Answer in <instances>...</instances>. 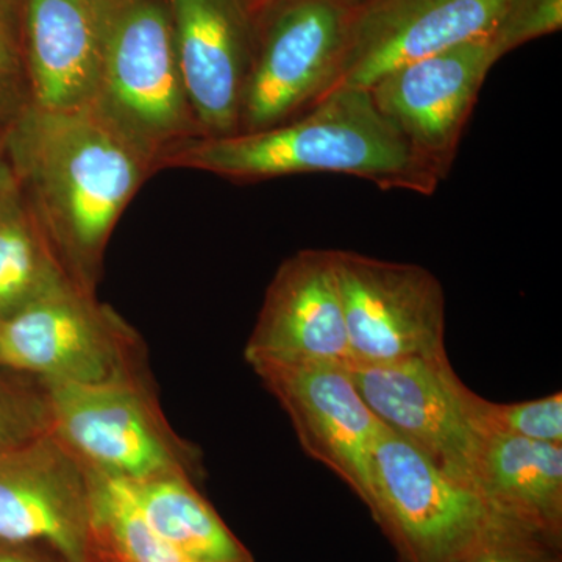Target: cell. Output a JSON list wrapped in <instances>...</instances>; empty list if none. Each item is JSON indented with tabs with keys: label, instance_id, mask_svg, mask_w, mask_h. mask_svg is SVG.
Instances as JSON below:
<instances>
[{
	"label": "cell",
	"instance_id": "1",
	"mask_svg": "<svg viewBox=\"0 0 562 562\" xmlns=\"http://www.w3.org/2000/svg\"><path fill=\"white\" fill-rule=\"evenodd\" d=\"M0 135L69 279L95 292L111 233L154 165L92 105L29 106Z\"/></svg>",
	"mask_w": 562,
	"mask_h": 562
},
{
	"label": "cell",
	"instance_id": "2",
	"mask_svg": "<svg viewBox=\"0 0 562 562\" xmlns=\"http://www.w3.org/2000/svg\"><path fill=\"white\" fill-rule=\"evenodd\" d=\"M213 173L235 183L339 173L384 191L431 195L442 180L376 109L371 91L338 88L312 110L276 127L222 138H192L169 151L161 169Z\"/></svg>",
	"mask_w": 562,
	"mask_h": 562
},
{
	"label": "cell",
	"instance_id": "3",
	"mask_svg": "<svg viewBox=\"0 0 562 562\" xmlns=\"http://www.w3.org/2000/svg\"><path fill=\"white\" fill-rule=\"evenodd\" d=\"M103 57L95 110L160 171L166 155L202 136L177 55L166 0H98Z\"/></svg>",
	"mask_w": 562,
	"mask_h": 562
},
{
	"label": "cell",
	"instance_id": "4",
	"mask_svg": "<svg viewBox=\"0 0 562 562\" xmlns=\"http://www.w3.org/2000/svg\"><path fill=\"white\" fill-rule=\"evenodd\" d=\"M46 386L52 431L91 471L120 482L202 475L201 452L172 430L150 373Z\"/></svg>",
	"mask_w": 562,
	"mask_h": 562
},
{
	"label": "cell",
	"instance_id": "5",
	"mask_svg": "<svg viewBox=\"0 0 562 562\" xmlns=\"http://www.w3.org/2000/svg\"><path fill=\"white\" fill-rule=\"evenodd\" d=\"M353 9L350 0H272L255 11L238 133L295 120L335 90Z\"/></svg>",
	"mask_w": 562,
	"mask_h": 562
},
{
	"label": "cell",
	"instance_id": "6",
	"mask_svg": "<svg viewBox=\"0 0 562 562\" xmlns=\"http://www.w3.org/2000/svg\"><path fill=\"white\" fill-rule=\"evenodd\" d=\"M372 491L369 512L401 562H454L514 525L386 425L373 443Z\"/></svg>",
	"mask_w": 562,
	"mask_h": 562
},
{
	"label": "cell",
	"instance_id": "7",
	"mask_svg": "<svg viewBox=\"0 0 562 562\" xmlns=\"http://www.w3.org/2000/svg\"><path fill=\"white\" fill-rule=\"evenodd\" d=\"M0 362L44 383L101 384L150 373L139 333L72 280L0 324Z\"/></svg>",
	"mask_w": 562,
	"mask_h": 562
},
{
	"label": "cell",
	"instance_id": "8",
	"mask_svg": "<svg viewBox=\"0 0 562 562\" xmlns=\"http://www.w3.org/2000/svg\"><path fill=\"white\" fill-rule=\"evenodd\" d=\"M351 366L446 355V294L441 281L412 262L331 249Z\"/></svg>",
	"mask_w": 562,
	"mask_h": 562
},
{
	"label": "cell",
	"instance_id": "9",
	"mask_svg": "<svg viewBox=\"0 0 562 562\" xmlns=\"http://www.w3.org/2000/svg\"><path fill=\"white\" fill-rule=\"evenodd\" d=\"M349 371L383 425L447 476L475 491L484 439L473 417L475 392L461 382L447 353L383 366H349Z\"/></svg>",
	"mask_w": 562,
	"mask_h": 562
},
{
	"label": "cell",
	"instance_id": "10",
	"mask_svg": "<svg viewBox=\"0 0 562 562\" xmlns=\"http://www.w3.org/2000/svg\"><path fill=\"white\" fill-rule=\"evenodd\" d=\"M94 472L44 432L0 453V539L43 543L70 562H101L92 531Z\"/></svg>",
	"mask_w": 562,
	"mask_h": 562
},
{
	"label": "cell",
	"instance_id": "11",
	"mask_svg": "<svg viewBox=\"0 0 562 562\" xmlns=\"http://www.w3.org/2000/svg\"><path fill=\"white\" fill-rule=\"evenodd\" d=\"M497 61L490 36H480L391 70L369 91L380 113L443 181Z\"/></svg>",
	"mask_w": 562,
	"mask_h": 562
},
{
	"label": "cell",
	"instance_id": "12",
	"mask_svg": "<svg viewBox=\"0 0 562 562\" xmlns=\"http://www.w3.org/2000/svg\"><path fill=\"white\" fill-rule=\"evenodd\" d=\"M250 368L286 412L303 452L371 508L372 449L383 424L361 397L349 368L268 361Z\"/></svg>",
	"mask_w": 562,
	"mask_h": 562
},
{
	"label": "cell",
	"instance_id": "13",
	"mask_svg": "<svg viewBox=\"0 0 562 562\" xmlns=\"http://www.w3.org/2000/svg\"><path fill=\"white\" fill-rule=\"evenodd\" d=\"M508 0H362L351 14L338 88L369 90L384 74L490 36Z\"/></svg>",
	"mask_w": 562,
	"mask_h": 562
},
{
	"label": "cell",
	"instance_id": "14",
	"mask_svg": "<svg viewBox=\"0 0 562 562\" xmlns=\"http://www.w3.org/2000/svg\"><path fill=\"white\" fill-rule=\"evenodd\" d=\"M247 364L351 366L331 249H303L281 262L244 349Z\"/></svg>",
	"mask_w": 562,
	"mask_h": 562
},
{
	"label": "cell",
	"instance_id": "15",
	"mask_svg": "<svg viewBox=\"0 0 562 562\" xmlns=\"http://www.w3.org/2000/svg\"><path fill=\"white\" fill-rule=\"evenodd\" d=\"M184 90L205 138L238 133L255 46L246 0H166Z\"/></svg>",
	"mask_w": 562,
	"mask_h": 562
},
{
	"label": "cell",
	"instance_id": "16",
	"mask_svg": "<svg viewBox=\"0 0 562 562\" xmlns=\"http://www.w3.org/2000/svg\"><path fill=\"white\" fill-rule=\"evenodd\" d=\"M24 55L32 106H90L101 85L98 0H24Z\"/></svg>",
	"mask_w": 562,
	"mask_h": 562
},
{
	"label": "cell",
	"instance_id": "17",
	"mask_svg": "<svg viewBox=\"0 0 562 562\" xmlns=\"http://www.w3.org/2000/svg\"><path fill=\"white\" fill-rule=\"evenodd\" d=\"M475 491L502 519L562 546V446L484 435Z\"/></svg>",
	"mask_w": 562,
	"mask_h": 562
},
{
	"label": "cell",
	"instance_id": "18",
	"mask_svg": "<svg viewBox=\"0 0 562 562\" xmlns=\"http://www.w3.org/2000/svg\"><path fill=\"white\" fill-rule=\"evenodd\" d=\"M121 483L144 522L181 552L201 562H255L190 476Z\"/></svg>",
	"mask_w": 562,
	"mask_h": 562
},
{
	"label": "cell",
	"instance_id": "19",
	"mask_svg": "<svg viewBox=\"0 0 562 562\" xmlns=\"http://www.w3.org/2000/svg\"><path fill=\"white\" fill-rule=\"evenodd\" d=\"M70 280L22 192L0 210V324Z\"/></svg>",
	"mask_w": 562,
	"mask_h": 562
},
{
	"label": "cell",
	"instance_id": "20",
	"mask_svg": "<svg viewBox=\"0 0 562 562\" xmlns=\"http://www.w3.org/2000/svg\"><path fill=\"white\" fill-rule=\"evenodd\" d=\"M92 531L101 562H201L151 530L122 483L98 472H94Z\"/></svg>",
	"mask_w": 562,
	"mask_h": 562
},
{
	"label": "cell",
	"instance_id": "21",
	"mask_svg": "<svg viewBox=\"0 0 562 562\" xmlns=\"http://www.w3.org/2000/svg\"><path fill=\"white\" fill-rule=\"evenodd\" d=\"M50 430L46 383L0 362V453Z\"/></svg>",
	"mask_w": 562,
	"mask_h": 562
},
{
	"label": "cell",
	"instance_id": "22",
	"mask_svg": "<svg viewBox=\"0 0 562 562\" xmlns=\"http://www.w3.org/2000/svg\"><path fill=\"white\" fill-rule=\"evenodd\" d=\"M473 417L483 435H505L562 446V394L536 401L495 403L473 395Z\"/></svg>",
	"mask_w": 562,
	"mask_h": 562
},
{
	"label": "cell",
	"instance_id": "23",
	"mask_svg": "<svg viewBox=\"0 0 562 562\" xmlns=\"http://www.w3.org/2000/svg\"><path fill=\"white\" fill-rule=\"evenodd\" d=\"M32 106L24 55V0H0V132Z\"/></svg>",
	"mask_w": 562,
	"mask_h": 562
},
{
	"label": "cell",
	"instance_id": "24",
	"mask_svg": "<svg viewBox=\"0 0 562 562\" xmlns=\"http://www.w3.org/2000/svg\"><path fill=\"white\" fill-rule=\"evenodd\" d=\"M562 27V0H508L490 38L498 60Z\"/></svg>",
	"mask_w": 562,
	"mask_h": 562
},
{
	"label": "cell",
	"instance_id": "25",
	"mask_svg": "<svg viewBox=\"0 0 562 562\" xmlns=\"http://www.w3.org/2000/svg\"><path fill=\"white\" fill-rule=\"evenodd\" d=\"M561 547L525 528L506 525L454 562H562Z\"/></svg>",
	"mask_w": 562,
	"mask_h": 562
},
{
	"label": "cell",
	"instance_id": "26",
	"mask_svg": "<svg viewBox=\"0 0 562 562\" xmlns=\"http://www.w3.org/2000/svg\"><path fill=\"white\" fill-rule=\"evenodd\" d=\"M0 562H70L43 543H20L0 539Z\"/></svg>",
	"mask_w": 562,
	"mask_h": 562
},
{
	"label": "cell",
	"instance_id": "27",
	"mask_svg": "<svg viewBox=\"0 0 562 562\" xmlns=\"http://www.w3.org/2000/svg\"><path fill=\"white\" fill-rule=\"evenodd\" d=\"M20 194V183H18L16 173L11 168L2 135H0V210L5 209Z\"/></svg>",
	"mask_w": 562,
	"mask_h": 562
},
{
	"label": "cell",
	"instance_id": "28",
	"mask_svg": "<svg viewBox=\"0 0 562 562\" xmlns=\"http://www.w3.org/2000/svg\"><path fill=\"white\" fill-rule=\"evenodd\" d=\"M246 2L247 5L250 7V10L255 13V11L260 10L261 7L268 5V3L272 2V0H246Z\"/></svg>",
	"mask_w": 562,
	"mask_h": 562
},
{
	"label": "cell",
	"instance_id": "29",
	"mask_svg": "<svg viewBox=\"0 0 562 562\" xmlns=\"http://www.w3.org/2000/svg\"><path fill=\"white\" fill-rule=\"evenodd\" d=\"M350 2H353V3H355V5H357V3L362 2V0H350Z\"/></svg>",
	"mask_w": 562,
	"mask_h": 562
}]
</instances>
